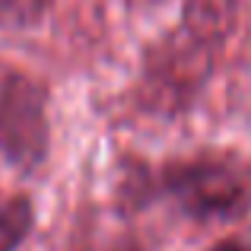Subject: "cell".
Here are the masks:
<instances>
[{"label": "cell", "mask_w": 251, "mask_h": 251, "mask_svg": "<svg viewBox=\"0 0 251 251\" xmlns=\"http://www.w3.org/2000/svg\"><path fill=\"white\" fill-rule=\"evenodd\" d=\"M153 203L166 201L191 223H235L251 210V178L239 162L197 153L150 166Z\"/></svg>", "instance_id": "obj_2"}, {"label": "cell", "mask_w": 251, "mask_h": 251, "mask_svg": "<svg viewBox=\"0 0 251 251\" xmlns=\"http://www.w3.org/2000/svg\"><path fill=\"white\" fill-rule=\"evenodd\" d=\"M51 156V92L38 76H0V159L16 175H38Z\"/></svg>", "instance_id": "obj_3"}, {"label": "cell", "mask_w": 251, "mask_h": 251, "mask_svg": "<svg viewBox=\"0 0 251 251\" xmlns=\"http://www.w3.org/2000/svg\"><path fill=\"white\" fill-rule=\"evenodd\" d=\"M223 51L226 45L210 42L184 29L181 23L143 42L137 76L130 86L134 108L156 121L188 118L210 89V83L216 80Z\"/></svg>", "instance_id": "obj_1"}, {"label": "cell", "mask_w": 251, "mask_h": 251, "mask_svg": "<svg viewBox=\"0 0 251 251\" xmlns=\"http://www.w3.org/2000/svg\"><path fill=\"white\" fill-rule=\"evenodd\" d=\"M105 251H143L140 248V242L134 239V235H124V239H118V242H111Z\"/></svg>", "instance_id": "obj_8"}, {"label": "cell", "mask_w": 251, "mask_h": 251, "mask_svg": "<svg viewBox=\"0 0 251 251\" xmlns=\"http://www.w3.org/2000/svg\"><path fill=\"white\" fill-rule=\"evenodd\" d=\"M38 210L29 194H13L0 203V251H19L35 232Z\"/></svg>", "instance_id": "obj_5"}, {"label": "cell", "mask_w": 251, "mask_h": 251, "mask_svg": "<svg viewBox=\"0 0 251 251\" xmlns=\"http://www.w3.org/2000/svg\"><path fill=\"white\" fill-rule=\"evenodd\" d=\"M207 251H251V245H248L245 239H239V235H226V239L213 242Z\"/></svg>", "instance_id": "obj_7"}, {"label": "cell", "mask_w": 251, "mask_h": 251, "mask_svg": "<svg viewBox=\"0 0 251 251\" xmlns=\"http://www.w3.org/2000/svg\"><path fill=\"white\" fill-rule=\"evenodd\" d=\"M51 0H0V32H32L45 23Z\"/></svg>", "instance_id": "obj_6"}, {"label": "cell", "mask_w": 251, "mask_h": 251, "mask_svg": "<svg viewBox=\"0 0 251 251\" xmlns=\"http://www.w3.org/2000/svg\"><path fill=\"white\" fill-rule=\"evenodd\" d=\"M178 23L216 45H229L242 23V0H181Z\"/></svg>", "instance_id": "obj_4"}]
</instances>
